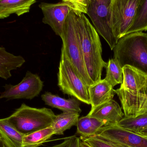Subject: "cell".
I'll return each instance as SVG.
<instances>
[{
  "label": "cell",
  "mask_w": 147,
  "mask_h": 147,
  "mask_svg": "<svg viewBox=\"0 0 147 147\" xmlns=\"http://www.w3.org/2000/svg\"><path fill=\"white\" fill-rule=\"evenodd\" d=\"M105 68L106 74L105 79L112 87L121 84L123 80L122 68L116 59H110Z\"/></svg>",
  "instance_id": "23"
},
{
  "label": "cell",
  "mask_w": 147,
  "mask_h": 147,
  "mask_svg": "<svg viewBox=\"0 0 147 147\" xmlns=\"http://www.w3.org/2000/svg\"><path fill=\"white\" fill-rule=\"evenodd\" d=\"M136 134H139L143 136H147V127L145 129L142 130V131L138 132V133H136Z\"/></svg>",
  "instance_id": "29"
},
{
  "label": "cell",
  "mask_w": 147,
  "mask_h": 147,
  "mask_svg": "<svg viewBox=\"0 0 147 147\" xmlns=\"http://www.w3.org/2000/svg\"><path fill=\"white\" fill-rule=\"evenodd\" d=\"M56 117L51 109L33 108L22 103L6 118L19 132L26 135L51 127Z\"/></svg>",
  "instance_id": "4"
},
{
  "label": "cell",
  "mask_w": 147,
  "mask_h": 147,
  "mask_svg": "<svg viewBox=\"0 0 147 147\" xmlns=\"http://www.w3.org/2000/svg\"><path fill=\"white\" fill-rule=\"evenodd\" d=\"M123 80L114 90L121 101L125 117H135L147 112V74L129 65L122 68Z\"/></svg>",
  "instance_id": "2"
},
{
  "label": "cell",
  "mask_w": 147,
  "mask_h": 147,
  "mask_svg": "<svg viewBox=\"0 0 147 147\" xmlns=\"http://www.w3.org/2000/svg\"><path fill=\"white\" fill-rule=\"evenodd\" d=\"M124 147H147V137L121 127L117 125L104 126L96 135Z\"/></svg>",
  "instance_id": "10"
},
{
  "label": "cell",
  "mask_w": 147,
  "mask_h": 147,
  "mask_svg": "<svg viewBox=\"0 0 147 147\" xmlns=\"http://www.w3.org/2000/svg\"><path fill=\"white\" fill-rule=\"evenodd\" d=\"M26 62L23 57L15 56L0 47V78L8 79L11 77V71L20 68Z\"/></svg>",
  "instance_id": "15"
},
{
  "label": "cell",
  "mask_w": 147,
  "mask_h": 147,
  "mask_svg": "<svg viewBox=\"0 0 147 147\" xmlns=\"http://www.w3.org/2000/svg\"><path fill=\"white\" fill-rule=\"evenodd\" d=\"M70 140L71 136L70 137L65 138L63 142L59 143V144H57V145H55L54 146H52L48 147H69L70 142Z\"/></svg>",
  "instance_id": "27"
},
{
  "label": "cell",
  "mask_w": 147,
  "mask_h": 147,
  "mask_svg": "<svg viewBox=\"0 0 147 147\" xmlns=\"http://www.w3.org/2000/svg\"><path fill=\"white\" fill-rule=\"evenodd\" d=\"M75 13L73 10L67 16L63 35L62 47L80 77L88 86L93 84L86 72L75 27Z\"/></svg>",
  "instance_id": "6"
},
{
  "label": "cell",
  "mask_w": 147,
  "mask_h": 147,
  "mask_svg": "<svg viewBox=\"0 0 147 147\" xmlns=\"http://www.w3.org/2000/svg\"><path fill=\"white\" fill-rule=\"evenodd\" d=\"M39 7L44 15L43 23L50 26L55 34L61 38L67 16L73 10L71 4L62 1L56 3H41Z\"/></svg>",
  "instance_id": "11"
},
{
  "label": "cell",
  "mask_w": 147,
  "mask_h": 147,
  "mask_svg": "<svg viewBox=\"0 0 147 147\" xmlns=\"http://www.w3.org/2000/svg\"><path fill=\"white\" fill-rule=\"evenodd\" d=\"M147 31V0H140L135 19L126 34Z\"/></svg>",
  "instance_id": "22"
},
{
  "label": "cell",
  "mask_w": 147,
  "mask_h": 147,
  "mask_svg": "<svg viewBox=\"0 0 147 147\" xmlns=\"http://www.w3.org/2000/svg\"><path fill=\"white\" fill-rule=\"evenodd\" d=\"M87 115L102 121L105 126L116 125L124 117L120 105L113 99L91 109Z\"/></svg>",
  "instance_id": "12"
},
{
  "label": "cell",
  "mask_w": 147,
  "mask_h": 147,
  "mask_svg": "<svg viewBox=\"0 0 147 147\" xmlns=\"http://www.w3.org/2000/svg\"><path fill=\"white\" fill-rule=\"evenodd\" d=\"M0 147H9L0 136Z\"/></svg>",
  "instance_id": "28"
},
{
  "label": "cell",
  "mask_w": 147,
  "mask_h": 147,
  "mask_svg": "<svg viewBox=\"0 0 147 147\" xmlns=\"http://www.w3.org/2000/svg\"><path fill=\"white\" fill-rule=\"evenodd\" d=\"M71 4L73 11L76 13L86 14L90 0H62Z\"/></svg>",
  "instance_id": "25"
},
{
  "label": "cell",
  "mask_w": 147,
  "mask_h": 147,
  "mask_svg": "<svg viewBox=\"0 0 147 147\" xmlns=\"http://www.w3.org/2000/svg\"><path fill=\"white\" fill-rule=\"evenodd\" d=\"M0 136L9 147H23L24 135L7 120L0 119Z\"/></svg>",
  "instance_id": "18"
},
{
  "label": "cell",
  "mask_w": 147,
  "mask_h": 147,
  "mask_svg": "<svg viewBox=\"0 0 147 147\" xmlns=\"http://www.w3.org/2000/svg\"><path fill=\"white\" fill-rule=\"evenodd\" d=\"M81 147H91L86 142H84L82 140H81Z\"/></svg>",
  "instance_id": "30"
},
{
  "label": "cell",
  "mask_w": 147,
  "mask_h": 147,
  "mask_svg": "<svg viewBox=\"0 0 147 147\" xmlns=\"http://www.w3.org/2000/svg\"><path fill=\"white\" fill-rule=\"evenodd\" d=\"M55 135L51 127L35 131L24 136L23 147H39Z\"/></svg>",
  "instance_id": "20"
},
{
  "label": "cell",
  "mask_w": 147,
  "mask_h": 147,
  "mask_svg": "<svg viewBox=\"0 0 147 147\" xmlns=\"http://www.w3.org/2000/svg\"><path fill=\"white\" fill-rule=\"evenodd\" d=\"M111 0H90L87 14L96 30L113 50L117 43L110 24L109 10Z\"/></svg>",
  "instance_id": "8"
},
{
  "label": "cell",
  "mask_w": 147,
  "mask_h": 147,
  "mask_svg": "<svg viewBox=\"0 0 147 147\" xmlns=\"http://www.w3.org/2000/svg\"><path fill=\"white\" fill-rule=\"evenodd\" d=\"M91 109L113 99L115 92L113 87L105 79L89 87Z\"/></svg>",
  "instance_id": "13"
},
{
  "label": "cell",
  "mask_w": 147,
  "mask_h": 147,
  "mask_svg": "<svg viewBox=\"0 0 147 147\" xmlns=\"http://www.w3.org/2000/svg\"><path fill=\"white\" fill-rule=\"evenodd\" d=\"M81 140L76 136H71L70 142L69 147H81Z\"/></svg>",
  "instance_id": "26"
},
{
  "label": "cell",
  "mask_w": 147,
  "mask_h": 147,
  "mask_svg": "<svg viewBox=\"0 0 147 147\" xmlns=\"http://www.w3.org/2000/svg\"><path fill=\"white\" fill-rule=\"evenodd\" d=\"M80 139L91 147H124L97 136Z\"/></svg>",
  "instance_id": "24"
},
{
  "label": "cell",
  "mask_w": 147,
  "mask_h": 147,
  "mask_svg": "<svg viewBox=\"0 0 147 147\" xmlns=\"http://www.w3.org/2000/svg\"><path fill=\"white\" fill-rule=\"evenodd\" d=\"M80 114L63 112L56 115L51 127L54 129L55 135H62L68 129L76 126Z\"/></svg>",
  "instance_id": "19"
},
{
  "label": "cell",
  "mask_w": 147,
  "mask_h": 147,
  "mask_svg": "<svg viewBox=\"0 0 147 147\" xmlns=\"http://www.w3.org/2000/svg\"><path fill=\"white\" fill-rule=\"evenodd\" d=\"M112 50L114 58L122 68L129 65L147 74V33L136 32L125 34Z\"/></svg>",
  "instance_id": "3"
},
{
  "label": "cell",
  "mask_w": 147,
  "mask_h": 147,
  "mask_svg": "<svg viewBox=\"0 0 147 147\" xmlns=\"http://www.w3.org/2000/svg\"><path fill=\"white\" fill-rule=\"evenodd\" d=\"M58 86L65 94L90 105L88 86L80 77L68 59L63 47L57 74Z\"/></svg>",
  "instance_id": "5"
},
{
  "label": "cell",
  "mask_w": 147,
  "mask_h": 147,
  "mask_svg": "<svg viewBox=\"0 0 147 147\" xmlns=\"http://www.w3.org/2000/svg\"><path fill=\"white\" fill-rule=\"evenodd\" d=\"M44 83L37 74L29 71L18 84H5V90L1 93L0 99H32L38 96L43 89Z\"/></svg>",
  "instance_id": "9"
},
{
  "label": "cell",
  "mask_w": 147,
  "mask_h": 147,
  "mask_svg": "<svg viewBox=\"0 0 147 147\" xmlns=\"http://www.w3.org/2000/svg\"><path fill=\"white\" fill-rule=\"evenodd\" d=\"M117 126L135 133H138L147 127V112L135 117H124Z\"/></svg>",
  "instance_id": "21"
},
{
  "label": "cell",
  "mask_w": 147,
  "mask_h": 147,
  "mask_svg": "<svg viewBox=\"0 0 147 147\" xmlns=\"http://www.w3.org/2000/svg\"><path fill=\"white\" fill-rule=\"evenodd\" d=\"M76 126L80 138H86L96 135L100 129L105 125L99 119L87 115L79 118Z\"/></svg>",
  "instance_id": "17"
},
{
  "label": "cell",
  "mask_w": 147,
  "mask_h": 147,
  "mask_svg": "<svg viewBox=\"0 0 147 147\" xmlns=\"http://www.w3.org/2000/svg\"><path fill=\"white\" fill-rule=\"evenodd\" d=\"M140 1V0H111L110 24L117 41L126 34L133 24Z\"/></svg>",
  "instance_id": "7"
},
{
  "label": "cell",
  "mask_w": 147,
  "mask_h": 147,
  "mask_svg": "<svg viewBox=\"0 0 147 147\" xmlns=\"http://www.w3.org/2000/svg\"><path fill=\"white\" fill-rule=\"evenodd\" d=\"M36 0H0V19L15 14L19 16L28 13Z\"/></svg>",
  "instance_id": "16"
},
{
  "label": "cell",
  "mask_w": 147,
  "mask_h": 147,
  "mask_svg": "<svg viewBox=\"0 0 147 147\" xmlns=\"http://www.w3.org/2000/svg\"><path fill=\"white\" fill-rule=\"evenodd\" d=\"M42 100L47 105L62 111L63 112L80 114L82 110L76 98L65 99L50 92H46L41 96Z\"/></svg>",
  "instance_id": "14"
},
{
  "label": "cell",
  "mask_w": 147,
  "mask_h": 147,
  "mask_svg": "<svg viewBox=\"0 0 147 147\" xmlns=\"http://www.w3.org/2000/svg\"><path fill=\"white\" fill-rule=\"evenodd\" d=\"M75 13V27L86 72L92 84L100 81L107 63L102 57L98 33L84 14Z\"/></svg>",
  "instance_id": "1"
}]
</instances>
